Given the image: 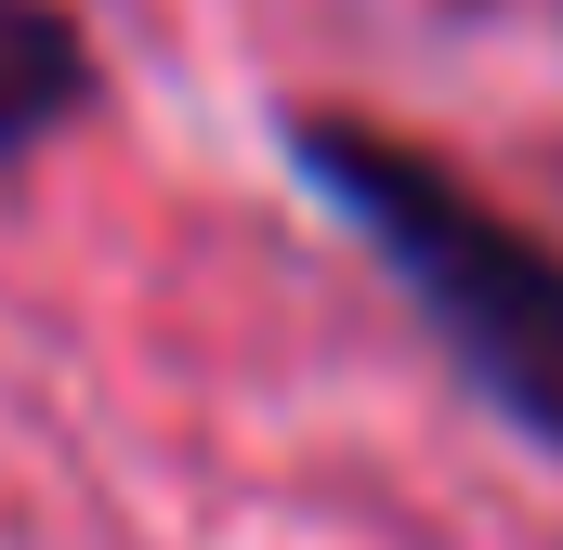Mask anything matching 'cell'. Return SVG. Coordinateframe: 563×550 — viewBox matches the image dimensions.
Listing matches in <instances>:
<instances>
[{
	"instance_id": "obj_1",
	"label": "cell",
	"mask_w": 563,
	"mask_h": 550,
	"mask_svg": "<svg viewBox=\"0 0 563 550\" xmlns=\"http://www.w3.org/2000/svg\"><path fill=\"white\" fill-rule=\"evenodd\" d=\"M288 157L380 250V275L407 288V315L445 341V367L511 419L525 446L563 459V250L538 223H511L498 197H472L407 132H367V119H328L314 106V119H288Z\"/></svg>"
},
{
	"instance_id": "obj_2",
	"label": "cell",
	"mask_w": 563,
	"mask_h": 550,
	"mask_svg": "<svg viewBox=\"0 0 563 550\" xmlns=\"http://www.w3.org/2000/svg\"><path fill=\"white\" fill-rule=\"evenodd\" d=\"M92 106V40L66 0H0V157L53 144Z\"/></svg>"
}]
</instances>
